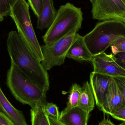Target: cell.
<instances>
[{
	"mask_svg": "<svg viewBox=\"0 0 125 125\" xmlns=\"http://www.w3.org/2000/svg\"><path fill=\"white\" fill-rule=\"evenodd\" d=\"M7 45L11 63L47 93L50 87L47 71L17 31H12L9 32Z\"/></svg>",
	"mask_w": 125,
	"mask_h": 125,
	"instance_id": "6da1fadb",
	"label": "cell"
},
{
	"mask_svg": "<svg viewBox=\"0 0 125 125\" xmlns=\"http://www.w3.org/2000/svg\"><path fill=\"white\" fill-rule=\"evenodd\" d=\"M6 84L17 100L31 109L46 103V93L12 63L7 72Z\"/></svg>",
	"mask_w": 125,
	"mask_h": 125,
	"instance_id": "7a4b0ae2",
	"label": "cell"
},
{
	"mask_svg": "<svg viewBox=\"0 0 125 125\" xmlns=\"http://www.w3.org/2000/svg\"><path fill=\"white\" fill-rule=\"evenodd\" d=\"M83 37L92 55H98L105 52L117 39L125 37V24L117 21H100Z\"/></svg>",
	"mask_w": 125,
	"mask_h": 125,
	"instance_id": "3957f363",
	"label": "cell"
},
{
	"mask_svg": "<svg viewBox=\"0 0 125 125\" xmlns=\"http://www.w3.org/2000/svg\"><path fill=\"white\" fill-rule=\"evenodd\" d=\"M83 16L81 9L71 3L61 6L52 23L42 37L45 44L54 42L75 28H81Z\"/></svg>",
	"mask_w": 125,
	"mask_h": 125,
	"instance_id": "277c9868",
	"label": "cell"
},
{
	"mask_svg": "<svg viewBox=\"0 0 125 125\" xmlns=\"http://www.w3.org/2000/svg\"><path fill=\"white\" fill-rule=\"evenodd\" d=\"M29 6L26 0H18L11 9L10 16L14 22L20 36L42 62L44 57L31 23Z\"/></svg>",
	"mask_w": 125,
	"mask_h": 125,
	"instance_id": "5b68a950",
	"label": "cell"
},
{
	"mask_svg": "<svg viewBox=\"0 0 125 125\" xmlns=\"http://www.w3.org/2000/svg\"><path fill=\"white\" fill-rule=\"evenodd\" d=\"M81 28L80 27L75 28L54 42L41 46L44 57L41 63L46 71L64 64L68 51L74 41L78 31Z\"/></svg>",
	"mask_w": 125,
	"mask_h": 125,
	"instance_id": "8992f818",
	"label": "cell"
},
{
	"mask_svg": "<svg viewBox=\"0 0 125 125\" xmlns=\"http://www.w3.org/2000/svg\"><path fill=\"white\" fill-rule=\"evenodd\" d=\"M92 4L94 20L117 21L125 24V0H94Z\"/></svg>",
	"mask_w": 125,
	"mask_h": 125,
	"instance_id": "52a82bcc",
	"label": "cell"
},
{
	"mask_svg": "<svg viewBox=\"0 0 125 125\" xmlns=\"http://www.w3.org/2000/svg\"><path fill=\"white\" fill-rule=\"evenodd\" d=\"M91 62L94 68L93 73L113 78H125V70L116 62L114 55L104 52L93 56Z\"/></svg>",
	"mask_w": 125,
	"mask_h": 125,
	"instance_id": "ba28073f",
	"label": "cell"
},
{
	"mask_svg": "<svg viewBox=\"0 0 125 125\" xmlns=\"http://www.w3.org/2000/svg\"><path fill=\"white\" fill-rule=\"evenodd\" d=\"M125 103V99L118 84L115 79L112 78L100 109L104 114L111 115Z\"/></svg>",
	"mask_w": 125,
	"mask_h": 125,
	"instance_id": "9c48e42d",
	"label": "cell"
},
{
	"mask_svg": "<svg viewBox=\"0 0 125 125\" xmlns=\"http://www.w3.org/2000/svg\"><path fill=\"white\" fill-rule=\"evenodd\" d=\"M111 78L100 73L93 72L90 73V84L95 103L99 108L104 100Z\"/></svg>",
	"mask_w": 125,
	"mask_h": 125,
	"instance_id": "30bf717a",
	"label": "cell"
},
{
	"mask_svg": "<svg viewBox=\"0 0 125 125\" xmlns=\"http://www.w3.org/2000/svg\"><path fill=\"white\" fill-rule=\"evenodd\" d=\"M66 57L75 61L91 62L93 55L87 48L83 36L78 33L76 34L74 41L68 51Z\"/></svg>",
	"mask_w": 125,
	"mask_h": 125,
	"instance_id": "8fae6325",
	"label": "cell"
},
{
	"mask_svg": "<svg viewBox=\"0 0 125 125\" xmlns=\"http://www.w3.org/2000/svg\"><path fill=\"white\" fill-rule=\"evenodd\" d=\"M0 112L5 115L14 125H28L22 112L17 109L9 102L0 85Z\"/></svg>",
	"mask_w": 125,
	"mask_h": 125,
	"instance_id": "7c38bea8",
	"label": "cell"
},
{
	"mask_svg": "<svg viewBox=\"0 0 125 125\" xmlns=\"http://www.w3.org/2000/svg\"><path fill=\"white\" fill-rule=\"evenodd\" d=\"M57 12L53 0H43L41 14L37 18V28L41 30L48 28L54 21Z\"/></svg>",
	"mask_w": 125,
	"mask_h": 125,
	"instance_id": "4fadbf2b",
	"label": "cell"
},
{
	"mask_svg": "<svg viewBox=\"0 0 125 125\" xmlns=\"http://www.w3.org/2000/svg\"><path fill=\"white\" fill-rule=\"evenodd\" d=\"M89 114L77 106L60 116L59 120L65 125H87Z\"/></svg>",
	"mask_w": 125,
	"mask_h": 125,
	"instance_id": "5bb4252c",
	"label": "cell"
},
{
	"mask_svg": "<svg viewBox=\"0 0 125 125\" xmlns=\"http://www.w3.org/2000/svg\"><path fill=\"white\" fill-rule=\"evenodd\" d=\"M95 103L94 97L90 84L87 81L82 87L78 106L90 114L94 108Z\"/></svg>",
	"mask_w": 125,
	"mask_h": 125,
	"instance_id": "9a60e30c",
	"label": "cell"
},
{
	"mask_svg": "<svg viewBox=\"0 0 125 125\" xmlns=\"http://www.w3.org/2000/svg\"><path fill=\"white\" fill-rule=\"evenodd\" d=\"M82 89V87L77 83H75L72 85L67 106L61 112L60 116L64 114L71 109L78 106Z\"/></svg>",
	"mask_w": 125,
	"mask_h": 125,
	"instance_id": "2e32d148",
	"label": "cell"
},
{
	"mask_svg": "<svg viewBox=\"0 0 125 125\" xmlns=\"http://www.w3.org/2000/svg\"><path fill=\"white\" fill-rule=\"evenodd\" d=\"M43 105H39L31 109V125H50L48 116L45 112Z\"/></svg>",
	"mask_w": 125,
	"mask_h": 125,
	"instance_id": "e0dca14e",
	"label": "cell"
},
{
	"mask_svg": "<svg viewBox=\"0 0 125 125\" xmlns=\"http://www.w3.org/2000/svg\"><path fill=\"white\" fill-rule=\"evenodd\" d=\"M18 0H0V15L2 17L10 16L12 7Z\"/></svg>",
	"mask_w": 125,
	"mask_h": 125,
	"instance_id": "ac0fdd59",
	"label": "cell"
},
{
	"mask_svg": "<svg viewBox=\"0 0 125 125\" xmlns=\"http://www.w3.org/2000/svg\"><path fill=\"white\" fill-rule=\"evenodd\" d=\"M44 110L46 114L59 120L60 113L57 105L52 103H46L43 105Z\"/></svg>",
	"mask_w": 125,
	"mask_h": 125,
	"instance_id": "d6986e66",
	"label": "cell"
},
{
	"mask_svg": "<svg viewBox=\"0 0 125 125\" xmlns=\"http://www.w3.org/2000/svg\"><path fill=\"white\" fill-rule=\"evenodd\" d=\"M110 47L113 55L125 52V37H122L117 39Z\"/></svg>",
	"mask_w": 125,
	"mask_h": 125,
	"instance_id": "ffe728a7",
	"label": "cell"
},
{
	"mask_svg": "<svg viewBox=\"0 0 125 125\" xmlns=\"http://www.w3.org/2000/svg\"><path fill=\"white\" fill-rule=\"evenodd\" d=\"M28 2L34 14L38 18L41 14L43 0H28Z\"/></svg>",
	"mask_w": 125,
	"mask_h": 125,
	"instance_id": "44dd1931",
	"label": "cell"
},
{
	"mask_svg": "<svg viewBox=\"0 0 125 125\" xmlns=\"http://www.w3.org/2000/svg\"><path fill=\"white\" fill-rule=\"evenodd\" d=\"M111 116L117 120L125 122V103L121 107L115 110Z\"/></svg>",
	"mask_w": 125,
	"mask_h": 125,
	"instance_id": "7402d4cb",
	"label": "cell"
},
{
	"mask_svg": "<svg viewBox=\"0 0 125 125\" xmlns=\"http://www.w3.org/2000/svg\"><path fill=\"white\" fill-rule=\"evenodd\" d=\"M116 62L125 70V52L119 53L114 55Z\"/></svg>",
	"mask_w": 125,
	"mask_h": 125,
	"instance_id": "603a6c76",
	"label": "cell"
},
{
	"mask_svg": "<svg viewBox=\"0 0 125 125\" xmlns=\"http://www.w3.org/2000/svg\"><path fill=\"white\" fill-rule=\"evenodd\" d=\"M114 79H115L117 83L118 84L125 101V78H116Z\"/></svg>",
	"mask_w": 125,
	"mask_h": 125,
	"instance_id": "cb8c5ba5",
	"label": "cell"
},
{
	"mask_svg": "<svg viewBox=\"0 0 125 125\" xmlns=\"http://www.w3.org/2000/svg\"><path fill=\"white\" fill-rule=\"evenodd\" d=\"M0 125H14L5 116L0 112Z\"/></svg>",
	"mask_w": 125,
	"mask_h": 125,
	"instance_id": "d4e9b609",
	"label": "cell"
},
{
	"mask_svg": "<svg viewBox=\"0 0 125 125\" xmlns=\"http://www.w3.org/2000/svg\"><path fill=\"white\" fill-rule=\"evenodd\" d=\"M98 125H116L110 120V119L107 117H104L103 120L99 123Z\"/></svg>",
	"mask_w": 125,
	"mask_h": 125,
	"instance_id": "484cf974",
	"label": "cell"
},
{
	"mask_svg": "<svg viewBox=\"0 0 125 125\" xmlns=\"http://www.w3.org/2000/svg\"><path fill=\"white\" fill-rule=\"evenodd\" d=\"M49 121L50 125H65L62 124L59 120L51 116H49Z\"/></svg>",
	"mask_w": 125,
	"mask_h": 125,
	"instance_id": "4316f807",
	"label": "cell"
},
{
	"mask_svg": "<svg viewBox=\"0 0 125 125\" xmlns=\"http://www.w3.org/2000/svg\"><path fill=\"white\" fill-rule=\"evenodd\" d=\"M3 17H2L0 15V22L3 21Z\"/></svg>",
	"mask_w": 125,
	"mask_h": 125,
	"instance_id": "83f0119b",
	"label": "cell"
},
{
	"mask_svg": "<svg viewBox=\"0 0 125 125\" xmlns=\"http://www.w3.org/2000/svg\"><path fill=\"white\" fill-rule=\"evenodd\" d=\"M118 125H125V122H123L122 123H121V124Z\"/></svg>",
	"mask_w": 125,
	"mask_h": 125,
	"instance_id": "f1b7e54d",
	"label": "cell"
},
{
	"mask_svg": "<svg viewBox=\"0 0 125 125\" xmlns=\"http://www.w3.org/2000/svg\"><path fill=\"white\" fill-rule=\"evenodd\" d=\"M90 0L91 1V3H93V1H94V0Z\"/></svg>",
	"mask_w": 125,
	"mask_h": 125,
	"instance_id": "f546056e",
	"label": "cell"
},
{
	"mask_svg": "<svg viewBox=\"0 0 125 125\" xmlns=\"http://www.w3.org/2000/svg\"></svg>",
	"mask_w": 125,
	"mask_h": 125,
	"instance_id": "4dcf8cb0",
	"label": "cell"
}]
</instances>
